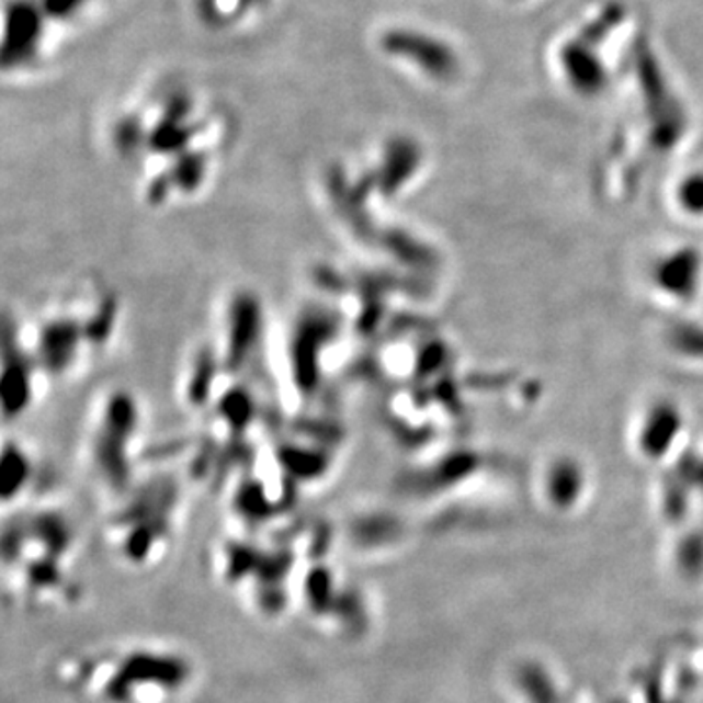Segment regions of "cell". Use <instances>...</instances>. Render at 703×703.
Here are the masks:
<instances>
[]
</instances>
